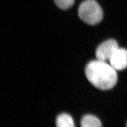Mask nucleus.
Returning a JSON list of instances; mask_svg holds the SVG:
<instances>
[{
	"label": "nucleus",
	"instance_id": "obj_3",
	"mask_svg": "<svg viewBox=\"0 0 127 127\" xmlns=\"http://www.w3.org/2000/svg\"><path fill=\"white\" fill-rule=\"evenodd\" d=\"M119 48L117 42L113 39L105 41L98 47L95 51L97 59L104 62L110 60L114 52Z\"/></svg>",
	"mask_w": 127,
	"mask_h": 127
},
{
	"label": "nucleus",
	"instance_id": "obj_8",
	"mask_svg": "<svg viewBox=\"0 0 127 127\" xmlns=\"http://www.w3.org/2000/svg\"><path fill=\"white\" fill-rule=\"evenodd\" d=\"M126 126H127V123H126Z\"/></svg>",
	"mask_w": 127,
	"mask_h": 127
},
{
	"label": "nucleus",
	"instance_id": "obj_7",
	"mask_svg": "<svg viewBox=\"0 0 127 127\" xmlns=\"http://www.w3.org/2000/svg\"><path fill=\"white\" fill-rule=\"evenodd\" d=\"M75 0H54L55 4L60 9H67L72 7Z\"/></svg>",
	"mask_w": 127,
	"mask_h": 127
},
{
	"label": "nucleus",
	"instance_id": "obj_4",
	"mask_svg": "<svg viewBox=\"0 0 127 127\" xmlns=\"http://www.w3.org/2000/svg\"><path fill=\"white\" fill-rule=\"evenodd\" d=\"M110 64L116 70L120 71L127 67V50L118 48L109 60Z\"/></svg>",
	"mask_w": 127,
	"mask_h": 127
},
{
	"label": "nucleus",
	"instance_id": "obj_2",
	"mask_svg": "<svg viewBox=\"0 0 127 127\" xmlns=\"http://www.w3.org/2000/svg\"><path fill=\"white\" fill-rule=\"evenodd\" d=\"M78 14L80 19L91 25L99 23L103 18V10L95 0H86L80 4Z\"/></svg>",
	"mask_w": 127,
	"mask_h": 127
},
{
	"label": "nucleus",
	"instance_id": "obj_1",
	"mask_svg": "<svg viewBox=\"0 0 127 127\" xmlns=\"http://www.w3.org/2000/svg\"><path fill=\"white\" fill-rule=\"evenodd\" d=\"M85 72L91 84L101 90H108L113 88L117 82L116 71L106 62L98 59L88 63Z\"/></svg>",
	"mask_w": 127,
	"mask_h": 127
},
{
	"label": "nucleus",
	"instance_id": "obj_6",
	"mask_svg": "<svg viewBox=\"0 0 127 127\" xmlns=\"http://www.w3.org/2000/svg\"><path fill=\"white\" fill-rule=\"evenodd\" d=\"M56 125L58 127H74V123L72 117L68 114L59 115L57 118Z\"/></svg>",
	"mask_w": 127,
	"mask_h": 127
},
{
	"label": "nucleus",
	"instance_id": "obj_5",
	"mask_svg": "<svg viewBox=\"0 0 127 127\" xmlns=\"http://www.w3.org/2000/svg\"><path fill=\"white\" fill-rule=\"evenodd\" d=\"M81 125L82 127H100L102 126L100 120L92 115H87L83 117Z\"/></svg>",
	"mask_w": 127,
	"mask_h": 127
}]
</instances>
